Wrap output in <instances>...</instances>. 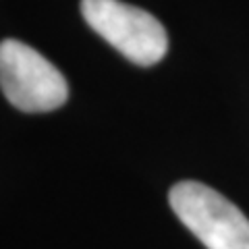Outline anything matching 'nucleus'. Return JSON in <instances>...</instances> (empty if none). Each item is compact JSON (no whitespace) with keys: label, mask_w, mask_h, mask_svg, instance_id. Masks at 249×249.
<instances>
[{"label":"nucleus","mask_w":249,"mask_h":249,"mask_svg":"<svg viewBox=\"0 0 249 249\" xmlns=\"http://www.w3.org/2000/svg\"><path fill=\"white\" fill-rule=\"evenodd\" d=\"M177 218L208 249H249V220L222 193L197 181H181L168 193Z\"/></svg>","instance_id":"f03ea898"},{"label":"nucleus","mask_w":249,"mask_h":249,"mask_svg":"<svg viewBox=\"0 0 249 249\" xmlns=\"http://www.w3.org/2000/svg\"><path fill=\"white\" fill-rule=\"evenodd\" d=\"M81 15L98 36L135 65L152 67L166 56L164 27L139 6L121 0H81Z\"/></svg>","instance_id":"f257e3e1"},{"label":"nucleus","mask_w":249,"mask_h":249,"mask_svg":"<svg viewBox=\"0 0 249 249\" xmlns=\"http://www.w3.org/2000/svg\"><path fill=\"white\" fill-rule=\"evenodd\" d=\"M0 89L23 112L56 110L69 98V85L58 69L17 40L0 42Z\"/></svg>","instance_id":"7ed1b4c3"}]
</instances>
